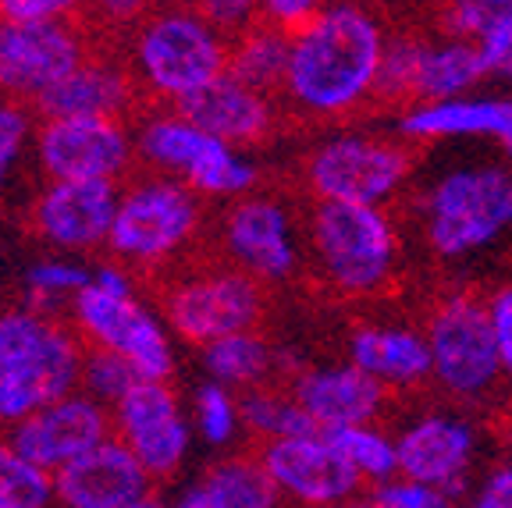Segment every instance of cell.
Masks as SVG:
<instances>
[{
	"label": "cell",
	"instance_id": "1",
	"mask_svg": "<svg viewBox=\"0 0 512 508\" xmlns=\"http://www.w3.org/2000/svg\"><path fill=\"white\" fill-rule=\"evenodd\" d=\"M384 29L356 0L324 4L292 32L285 96L310 118L349 114L377 93L384 64Z\"/></svg>",
	"mask_w": 512,
	"mask_h": 508
},
{
	"label": "cell",
	"instance_id": "2",
	"mask_svg": "<svg viewBox=\"0 0 512 508\" xmlns=\"http://www.w3.org/2000/svg\"><path fill=\"white\" fill-rule=\"evenodd\" d=\"M420 231L438 260H480L512 235V167L498 160L448 164L420 192Z\"/></svg>",
	"mask_w": 512,
	"mask_h": 508
},
{
	"label": "cell",
	"instance_id": "3",
	"mask_svg": "<svg viewBox=\"0 0 512 508\" xmlns=\"http://www.w3.org/2000/svg\"><path fill=\"white\" fill-rule=\"evenodd\" d=\"M82 359L79 342L40 310L0 313V423L18 427L72 395Z\"/></svg>",
	"mask_w": 512,
	"mask_h": 508
},
{
	"label": "cell",
	"instance_id": "4",
	"mask_svg": "<svg viewBox=\"0 0 512 508\" xmlns=\"http://www.w3.org/2000/svg\"><path fill=\"white\" fill-rule=\"evenodd\" d=\"M232 43L200 8H168L139 25L136 72L153 93L182 104L185 96L228 72Z\"/></svg>",
	"mask_w": 512,
	"mask_h": 508
},
{
	"label": "cell",
	"instance_id": "5",
	"mask_svg": "<svg viewBox=\"0 0 512 508\" xmlns=\"http://www.w3.org/2000/svg\"><path fill=\"white\" fill-rule=\"evenodd\" d=\"M310 242L320 274L342 295H374L388 285L399 263V235L384 207L317 199Z\"/></svg>",
	"mask_w": 512,
	"mask_h": 508
},
{
	"label": "cell",
	"instance_id": "6",
	"mask_svg": "<svg viewBox=\"0 0 512 508\" xmlns=\"http://www.w3.org/2000/svg\"><path fill=\"white\" fill-rule=\"evenodd\" d=\"M75 324L89 334V345L107 349L132 363L146 381H168L175 370L168 331L132 292V281L121 267L93 270V281L72 299Z\"/></svg>",
	"mask_w": 512,
	"mask_h": 508
},
{
	"label": "cell",
	"instance_id": "7",
	"mask_svg": "<svg viewBox=\"0 0 512 508\" xmlns=\"http://www.w3.org/2000/svg\"><path fill=\"white\" fill-rule=\"evenodd\" d=\"M409 178V153L395 139L370 132L331 135L306 160V182L320 203L384 207Z\"/></svg>",
	"mask_w": 512,
	"mask_h": 508
},
{
	"label": "cell",
	"instance_id": "8",
	"mask_svg": "<svg viewBox=\"0 0 512 508\" xmlns=\"http://www.w3.org/2000/svg\"><path fill=\"white\" fill-rule=\"evenodd\" d=\"M139 150L200 196H242L256 185V164L217 135L203 132L182 114L153 118L139 132Z\"/></svg>",
	"mask_w": 512,
	"mask_h": 508
},
{
	"label": "cell",
	"instance_id": "9",
	"mask_svg": "<svg viewBox=\"0 0 512 508\" xmlns=\"http://www.w3.org/2000/svg\"><path fill=\"white\" fill-rule=\"evenodd\" d=\"M431 345V377L459 398H480L502 377L495 334H491L488 302L470 292H452L434 306L427 320Z\"/></svg>",
	"mask_w": 512,
	"mask_h": 508
},
{
	"label": "cell",
	"instance_id": "10",
	"mask_svg": "<svg viewBox=\"0 0 512 508\" xmlns=\"http://www.w3.org/2000/svg\"><path fill=\"white\" fill-rule=\"evenodd\" d=\"M200 228V199L178 178H150L121 192L111 249L121 260H168Z\"/></svg>",
	"mask_w": 512,
	"mask_h": 508
},
{
	"label": "cell",
	"instance_id": "11",
	"mask_svg": "<svg viewBox=\"0 0 512 508\" xmlns=\"http://www.w3.org/2000/svg\"><path fill=\"white\" fill-rule=\"evenodd\" d=\"M480 79H488V68L473 43L452 40V36H441V40L402 36L384 50L377 93L384 100L438 104V100L470 96Z\"/></svg>",
	"mask_w": 512,
	"mask_h": 508
},
{
	"label": "cell",
	"instance_id": "12",
	"mask_svg": "<svg viewBox=\"0 0 512 508\" xmlns=\"http://www.w3.org/2000/svg\"><path fill=\"white\" fill-rule=\"evenodd\" d=\"M264 310L260 288L242 270H210L182 281L168 295V320L185 342L214 345L232 334L253 331Z\"/></svg>",
	"mask_w": 512,
	"mask_h": 508
},
{
	"label": "cell",
	"instance_id": "13",
	"mask_svg": "<svg viewBox=\"0 0 512 508\" xmlns=\"http://www.w3.org/2000/svg\"><path fill=\"white\" fill-rule=\"evenodd\" d=\"M86 64L68 22H0V93L40 100Z\"/></svg>",
	"mask_w": 512,
	"mask_h": 508
},
{
	"label": "cell",
	"instance_id": "14",
	"mask_svg": "<svg viewBox=\"0 0 512 508\" xmlns=\"http://www.w3.org/2000/svg\"><path fill=\"white\" fill-rule=\"evenodd\" d=\"M36 160L50 182H114L132 160V139L118 118H47Z\"/></svg>",
	"mask_w": 512,
	"mask_h": 508
},
{
	"label": "cell",
	"instance_id": "15",
	"mask_svg": "<svg viewBox=\"0 0 512 508\" xmlns=\"http://www.w3.org/2000/svg\"><path fill=\"white\" fill-rule=\"evenodd\" d=\"M224 246L239 263L242 274L260 281H285L299 270L303 246H299L296 221L278 199L249 196L239 199L224 217Z\"/></svg>",
	"mask_w": 512,
	"mask_h": 508
},
{
	"label": "cell",
	"instance_id": "16",
	"mask_svg": "<svg viewBox=\"0 0 512 508\" xmlns=\"http://www.w3.org/2000/svg\"><path fill=\"white\" fill-rule=\"evenodd\" d=\"M260 462L267 466V473L281 491L296 494L299 501H310V505H335L360 484L356 466L345 459L342 448L324 430L306 437L267 441Z\"/></svg>",
	"mask_w": 512,
	"mask_h": 508
},
{
	"label": "cell",
	"instance_id": "17",
	"mask_svg": "<svg viewBox=\"0 0 512 508\" xmlns=\"http://www.w3.org/2000/svg\"><path fill=\"white\" fill-rule=\"evenodd\" d=\"M104 441H107L104 405L82 395L61 398V402L32 413L29 420H22L11 430L15 452L25 455L32 466L47 469V473H57L68 462L82 459V455L93 452Z\"/></svg>",
	"mask_w": 512,
	"mask_h": 508
},
{
	"label": "cell",
	"instance_id": "18",
	"mask_svg": "<svg viewBox=\"0 0 512 508\" xmlns=\"http://www.w3.org/2000/svg\"><path fill=\"white\" fill-rule=\"evenodd\" d=\"M121 441L132 448L150 477H168L189 448V427L164 381H139L114 409Z\"/></svg>",
	"mask_w": 512,
	"mask_h": 508
},
{
	"label": "cell",
	"instance_id": "19",
	"mask_svg": "<svg viewBox=\"0 0 512 508\" xmlns=\"http://www.w3.org/2000/svg\"><path fill=\"white\" fill-rule=\"evenodd\" d=\"M54 487L68 508H132L150 498V473L121 437H107L104 445L57 469Z\"/></svg>",
	"mask_w": 512,
	"mask_h": 508
},
{
	"label": "cell",
	"instance_id": "20",
	"mask_svg": "<svg viewBox=\"0 0 512 508\" xmlns=\"http://www.w3.org/2000/svg\"><path fill=\"white\" fill-rule=\"evenodd\" d=\"M118 207L114 182H50L32 207V221L50 246L89 249L111 239Z\"/></svg>",
	"mask_w": 512,
	"mask_h": 508
},
{
	"label": "cell",
	"instance_id": "21",
	"mask_svg": "<svg viewBox=\"0 0 512 508\" xmlns=\"http://www.w3.org/2000/svg\"><path fill=\"white\" fill-rule=\"evenodd\" d=\"M182 118L192 125H200L203 132L217 135L232 146H253L260 143L274 128V104L267 93H256L246 82H239L232 72L217 75L203 89L185 96L182 104H175Z\"/></svg>",
	"mask_w": 512,
	"mask_h": 508
},
{
	"label": "cell",
	"instance_id": "22",
	"mask_svg": "<svg viewBox=\"0 0 512 508\" xmlns=\"http://www.w3.org/2000/svg\"><path fill=\"white\" fill-rule=\"evenodd\" d=\"M292 395L324 434L345 427H367L384 402L381 384L352 363L303 370L292 384Z\"/></svg>",
	"mask_w": 512,
	"mask_h": 508
},
{
	"label": "cell",
	"instance_id": "23",
	"mask_svg": "<svg viewBox=\"0 0 512 508\" xmlns=\"http://www.w3.org/2000/svg\"><path fill=\"white\" fill-rule=\"evenodd\" d=\"M399 477L452 491L473 455V430L456 416H424L395 441Z\"/></svg>",
	"mask_w": 512,
	"mask_h": 508
},
{
	"label": "cell",
	"instance_id": "24",
	"mask_svg": "<svg viewBox=\"0 0 512 508\" xmlns=\"http://www.w3.org/2000/svg\"><path fill=\"white\" fill-rule=\"evenodd\" d=\"M349 363L374 377L381 388L420 384L431 377V345L427 334L406 324H363L349 338Z\"/></svg>",
	"mask_w": 512,
	"mask_h": 508
},
{
	"label": "cell",
	"instance_id": "25",
	"mask_svg": "<svg viewBox=\"0 0 512 508\" xmlns=\"http://www.w3.org/2000/svg\"><path fill=\"white\" fill-rule=\"evenodd\" d=\"M128 104V79L121 68L86 61L61 86L36 100L43 118H118Z\"/></svg>",
	"mask_w": 512,
	"mask_h": 508
},
{
	"label": "cell",
	"instance_id": "26",
	"mask_svg": "<svg viewBox=\"0 0 512 508\" xmlns=\"http://www.w3.org/2000/svg\"><path fill=\"white\" fill-rule=\"evenodd\" d=\"M288 54H292V32L271 22L253 25L242 36H235L232 54H228V72L256 93H285Z\"/></svg>",
	"mask_w": 512,
	"mask_h": 508
},
{
	"label": "cell",
	"instance_id": "27",
	"mask_svg": "<svg viewBox=\"0 0 512 508\" xmlns=\"http://www.w3.org/2000/svg\"><path fill=\"white\" fill-rule=\"evenodd\" d=\"M203 366H207L210 381L224 384V388H264V381L274 370V352L271 345L253 331L232 334L221 342L203 349Z\"/></svg>",
	"mask_w": 512,
	"mask_h": 508
},
{
	"label": "cell",
	"instance_id": "28",
	"mask_svg": "<svg viewBox=\"0 0 512 508\" xmlns=\"http://www.w3.org/2000/svg\"><path fill=\"white\" fill-rule=\"evenodd\" d=\"M278 491L264 462L253 459H228L203 480L210 508H278Z\"/></svg>",
	"mask_w": 512,
	"mask_h": 508
},
{
	"label": "cell",
	"instance_id": "29",
	"mask_svg": "<svg viewBox=\"0 0 512 508\" xmlns=\"http://www.w3.org/2000/svg\"><path fill=\"white\" fill-rule=\"evenodd\" d=\"M239 413H242V423H246L249 430H256L260 437H267V441L317 434V423L306 416V409L296 402V395L249 388L246 395L239 398Z\"/></svg>",
	"mask_w": 512,
	"mask_h": 508
},
{
	"label": "cell",
	"instance_id": "30",
	"mask_svg": "<svg viewBox=\"0 0 512 508\" xmlns=\"http://www.w3.org/2000/svg\"><path fill=\"white\" fill-rule=\"evenodd\" d=\"M54 491L47 469L32 466L11 441H0V508H47Z\"/></svg>",
	"mask_w": 512,
	"mask_h": 508
},
{
	"label": "cell",
	"instance_id": "31",
	"mask_svg": "<svg viewBox=\"0 0 512 508\" xmlns=\"http://www.w3.org/2000/svg\"><path fill=\"white\" fill-rule=\"evenodd\" d=\"M331 441L342 448V455L356 466L360 477L388 480V477L399 473V452H395V441H388L381 430H374V427L331 430Z\"/></svg>",
	"mask_w": 512,
	"mask_h": 508
},
{
	"label": "cell",
	"instance_id": "32",
	"mask_svg": "<svg viewBox=\"0 0 512 508\" xmlns=\"http://www.w3.org/2000/svg\"><path fill=\"white\" fill-rule=\"evenodd\" d=\"M82 381H86V391L93 395V402L114 405V409H118L121 398L136 388L139 381H146V377L139 374L132 363H125L121 356H114V352L89 345L86 359H82Z\"/></svg>",
	"mask_w": 512,
	"mask_h": 508
},
{
	"label": "cell",
	"instance_id": "33",
	"mask_svg": "<svg viewBox=\"0 0 512 508\" xmlns=\"http://www.w3.org/2000/svg\"><path fill=\"white\" fill-rule=\"evenodd\" d=\"M239 423H242V413H239V402L232 398V388L207 381L196 391V427H200L203 441H210V445H228Z\"/></svg>",
	"mask_w": 512,
	"mask_h": 508
},
{
	"label": "cell",
	"instance_id": "34",
	"mask_svg": "<svg viewBox=\"0 0 512 508\" xmlns=\"http://www.w3.org/2000/svg\"><path fill=\"white\" fill-rule=\"evenodd\" d=\"M89 281H93V270L79 267L72 260H40L25 270V288L32 292V299L40 302L75 299Z\"/></svg>",
	"mask_w": 512,
	"mask_h": 508
},
{
	"label": "cell",
	"instance_id": "35",
	"mask_svg": "<svg viewBox=\"0 0 512 508\" xmlns=\"http://www.w3.org/2000/svg\"><path fill=\"white\" fill-rule=\"evenodd\" d=\"M32 139V118L15 96H0V192L8 189Z\"/></svg>",
	"mask_w": 512,
	"mask_h": 508
},
{
	"label": "cell",
	"instance_id": "36",
	"mask_svg": "<svg viewBox=\"0 0 512 508\" xmlns=\"http://www.w3.org/2000/svg\"><path fill=\"white\" fill-rule=\"evenodd\" d=\"M473 47H477L488 75H505L512 61V11H495V18L488 22V29L480 32Z\"/></svg>",
	"mask_w": 512,
	"mask_h": 508
},
{
	"label": "cell",
	"instance_id": "37",
	"mask_svg": "<svg viewBox=\"0 0 512 508\" xmlns=\"http://www.w3.org/2000/svg\"><path fill=\"white\" fill-rule=\"evenodd\" d=\"M200 11L224 36H242L264 15V0H200Z\"/></svg>",
	"mask_w": 512,
	"mask_h": 508
},
{
	"label": "cell",
	"instance_id": "38",
	"mask_svg": "<svg viewBox=\"0 0 512 508\" xmlns=\"http://www.w3.org/2000/svg\"><path fill=\"white\" fill-rule=\"evenodd\" d=\"M491 18H495V8H488L484 0H448L445 4V36L477 43V36L488 29Z\"/></svg>",
	"mask_w": 512,
	"mask_h": 508
},
{
	"label": "cell",
	"instance_id": "39",
	"mask_svg": "<svg viewBox=\"0 0 512 508\" xmlns=\"http://www.w3.org/2000/svg\"><path fill=\"white\" fill-rule=\"evenodd\" d=\"M82 0H0V22H64Z\"/></svg>",
	"mask_w": 512,
	"mask_h": 508
},
{
	"label": "cell",
	"instance_id": "40",
	"mask_svg": "<svg viewBox=\"0 0 512 508\" xmlns=\"http://www.w3.org/2000/svg\"><path fill=\"white\" fill-rule=\"evenodd\" d=\"M488 320L498 345V359H502V374L512 377V285L498 288L488 299Z\"/></svg>",
	"mask_w": 512,
	"mask_h": 508
},
{
	"label": "cell",
	"instance_id": "41",
	"mask_svg": "<svg viewBox=\"0 0 512 508\" xmlns=\"http://www.w3.org/2000/svg\"><path fill=\"white\" fill-rule=\"evenodd\" d=\"M448 491L441 487H431V484H413V480H399V484H388L381 487L377 498L392 501L399 508H448Z\"/></svg>",
	"mask_w": 512,
	"mask_h": 508
},
{
	"label": "cell",
	"instance_id": "42",
	"mask_svg": "<svg viewBox=\"0 0 512 508\" xmlns=\"http://www.w3.org/2000/svg\"><path fill=\"white\" fill-rule=\"evenodd\" d=\"M324 8V0H264V18L285 32H296L310 22L317 11Z\"/></svg>",
	"mask_w": 512,
	"mask_h": 508
},
{
	"label": "cell",
	"instance_id": "43",
	"mask_svg": "<svg viewBox=\"0 0 512 508\" xmlns=\"http://www.w3.org/2000/svg\"><path fill=\"white\" fill-rule=\"evenodd\" d=\"M470 508H512V466L498 469Z\"/></svg>",
	"mask_w": 512,
	"mask_h": 508
},
{
	"label": "cell",
	"instance_id": "44",
	"mask_svg": "<svg viewBox=\"0 0 512 508\" xmlns=\"http://www.w3.org/2000/svg\"><path fill=\"white\" fill-rule=\"evenodd\" d=\"M93 4L107 22H136L146 8V0H93Z\"/></svg>",
	"mask_w": 512,
	"mask_h": 508
},
{
	"label": "cell",
	"instance_id": "45",
	"mask_svg": "<svg viewBox=\"0 0 512 508\" xmlns=\"http://www.w3.org/2000/svg\"><path fill=\"white\" fill-rule=\"evenodd\" d=\"M175 508H210L207 505V494H203V487H196V491H189L182 501H178Z\"/></svg>",
	"mask_w": 512,
	"mask_h": 508
},
{
	"label": "cell",
	"instance_id": "46",
	"mask_svg": "<svg viewBox=\"0 0 512 508\" xmlns=\"http://www.w3.org/2000/svg\"><path fill=\"white\" fill-rule=\"evenodd\" d=\"M352 508H399V505H392V501H384V498H370V501H360V505H352Z\"/></svg>",
	"mask_w": 512,
	"mask_h": 508
},
{
	"label": "cell",
	"instance_id": "47",
	"mask_svg": "<svg viewBox=\"0 0 512 508\" xmlns=\"http://www.w3.org/2000/svg\"><path fill=\"white\" fill-rule=\"evenodd\" d=\"M484 4L495 11H512V0H484Z\"/></svg>",
	"mask_w": 512,
	"mask_h": 508
},
{
	"label": "cell",
	"instance_id": "48",
	"mask_svg": "<svg viewBox=\"0 0 512 508\" xmlns=\"http://www.w3.org/2000/svg\"><path fill=\"white\" fill-rule=\"evenodd\" d=\"M132 508H164L160 501H153V498H146V501H139V505H132Z\"/></svg>",
	"mask_w": 512,
	"mask_h": 508
},
{
	"label": "cell",
	"instance_id": "49",
	"mask_svg": "<svg viewBox=\"0 0 512 508\" xmlns=\"http://www.w3.org/2000/svg\"><path fill=\"white\" fill-rule=\"evenodd\" d=\"M505 75H509V79H512V61H509V68H505Z\"/></svg>",
	"mask_w": 512,
	"mask_h": 508
},
{
	"label": "cell",
	"instance_id": "50",
	"mask_svg": "<svg viewBox=\"0 0 512 508\" xmlns=\"http://www.w3.org/2000/svg\"><path fill=\"white\" fill-rule=\"evenodd\" d=\"M509 445H512V423H509Z\"/></svg>",
	"mask_w": 512,
	"mask_h": 508
}]
</instances>
